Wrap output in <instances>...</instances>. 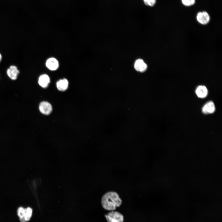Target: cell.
<instances>
[{"label":"cell","instance_id":"1","mask_svg":"<svg viewBox=\"0 0 222 222\" xmlns=\"http://www.w3.org/2000/svg\"><path fill=\"white\" fill-rule=\"evenodd\" d=\"M101 203L103 207L108 210H113L116 207H119L122 200L118 194L114 191H109L102 197Z\"/></svg>","mask_w":222,"mask_h":222},{"label":"cell","instance_id":"2","mask_svg":"<svg viewBox=\"0 0 222 222\" xmlns=\"http://www.w3.org/2000/svg\"><path fill=\"white\" fill-rule=\"evenodd\" d=\"M32 214V209L30 207L24 208L20 207L17 210V215L21 222H27L30 220Z\"/></svg>","mask_w":222,"mask_h":222},{"label":"cell","instance_id":"3","mask_svg":"<svg viewBox=\"0 0 222 222\" xmlns=\"http://www.w3.org/2000/svg\"><path fill=\"white\" fill-rule=\"evenodd\" d=\"M108 222H123L124 217L123 215L117 211H112L105 215Z\"/></svg>","mask_w":222,"mask_h":222},{"label":"cell","instance_id":"4","mask_svg":"<svg viewBox=\"0 0 222 222\" xmlns=\"http://www.w3.org/2000/svg\"><path fill=\"white\" fill-rule=\"evenodd\" d=\"M197 21L202 25H206L210 21V16L206 11H204L198 12L196 16Z\"/></svg>","mask_w":222,"mask_h":222},{"label":"cell","instance_id":"5","mask_svg":"<svg viewBox=\"0 0 222 222\" xmlns=\"http://www.w3.org/2000/svg\"><path fill=\"white\" fill-rule=\"evenodd\" d=\"M19 73V70L17 66L14 65L10 66L6 71L8 76L12 80H17Z\"/></svg>","mask_w":222,"mask_h":222},{"label":"cell","instance_id":"6","mask_svg":"<svg viewBox=\"0 0 222 222\" xmlns=\"http://www.w3.org/2000/svg\"><path fill=\"white\" fill-rule=\"evenodd\" d=\"M39 108L40 112L44 115H49L51 112L52 107L51 105L48 102L43 101L39 104Z\"/></svg>","mask_w":222,"mask_h":222},{"label":"cell","instance_id":"7","mask_svg":"<svg viewBox=\"0 0 222 222\" xmlns=\"http://www.w3.org/2000/svg\"><path fill=\"white\" fill-rule=\"evenodd\" d=\"M46 67L50 70L54 71L59 67V62L56 59L51 57L47 60L46 63Z\"/></svg>","mask_w":222,"mask_h":222},{"label":"cell","instance_id":"8","mask_svg":"<svg viewBox=\"0 0 222 222\" xmlns=\"http://www.w3.org/2000/svg\"><path fill=\"white\" fill-rule=\"evenodd\" d=\"M215 109V106L213 102L212 101H209L203 106L202 111L204 114L212 113L214 112Z\"/></svg>","mask_w":222,"mask_h":222},{"label":"cell","instance_id":"9","mask_svg":"<svg viewBox=\"0 0 222 222\" xmlns=\"http://www.w3.org/2000/svg\"><path fill=\"white\" fill-rule=\"evenodd\" d=\"M50 82L49 76L47 74H43L40 75L38 79L39 84L43 88L47 87Z\"/></svg>","mask_w":222,"mask_h":222},{"label":"cell","instance_id":"10","mask_svg":"<svg viewBox=\"0 0 222 222\" xmlns=\"http://www.w3.org/2000/svg\"><path fill=\"white\" fill-rule=\"evenodd\" d=\"M134 67L136 70L140 72H143L147 68V65L142 59L137 60L134 64Z\"/></svg>","mask_w":222,"mask_h":222},{"label":"cell","instance_id":"11","mask_svg":"<svg viewBox=\"0 0 222 222\" xmlns=\"http://www.w3.org/2000/svg\"><path fill=\"white\" fill-rule=\"evenodd\" d=\"M195 93L198 97L200 98H204L207 96L208 91L205 86L199 85L196 88Z\"/></svg>","mask_w":222,"mask_h":222},{"label":"cell","instance_id":"12","mask_svg":"<svg viewBox=\"0 0 222 222\" xmlns=\"http://www.w3.org/2000/svg\"><path fill=\"white\" fill-rule=\"evenodd\" d=\"M68 81L66 79H61L58 81L56 83V86L58 89L61 91L66 90L68 86Z\"/></svg>","mask_w":222,"mask_h":222},{"label":"cell","instance_id":"13","mask_svg":"<svg viewBox=\"0 0 222 222\" xmlns=\"http://www.w3.org/2000/svg\"><path fill=\"white\" fill-rule=\"evenodd\" d=\"M181 2L185 6H190L195 4V0H181Z\"/></svg>","mask_w":222,"mask_h":222},{"label":"cell","instance_id":"14","mask_svg":"<svg viewBox=\"0 0 222 222\" xmlns=\"http://www.w3.org/2000/svg\"><path fill=\"white\" fill-rule=\"evenodd\" d=\"M145 4L150 6H154L156 3V0H143Z\"/></svg>","mask_w":222,"mask_h":222},{"label":"cell","instance_id":"15","mask_svg":"<svg viewBox=\"0 0 222 222\" xmlns=\"http://www.w3.org/2000/svg\"><path fill=\"white\" fill-rule=\"evenodd\" d=\"M2 59V56L0 53V62L1 61Z\"/></svg>","mask_w":222,"mask_h":222}]
</instances>
